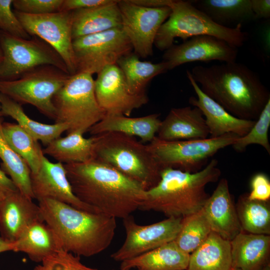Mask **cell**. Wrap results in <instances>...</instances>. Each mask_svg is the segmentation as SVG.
I'll list each match as a JSON object with an SVG mask.
<instances>
[{
    "instance_id": "cell-9",
    "label": "cell",
    "mask_w": 270,
    "mask_h": 270,
    "mask_svg": "<svg viewBox=\"0 0 270 270\" xmlns=\"http://www.w3.org/2000/svg\"><path fill=\"white\" fill-rule=\"evenodd\" d=\"M239 137L228 134L202 140L164 141L156 136L148 146L162 169L172 168L193 173L202 170L209 158L232 146Z\"/></svg>"
},
{
    "instance_id": "cell-39",
    "label": "cell",
    "mask_w": 270,
    "mask_h": 270,
    "mask_svg": "<svg viewBox=\"0 0 270 270\" xmlns=\"http://www.w3.org/2000/svg\"><path fill=\"white\" fill-rule=\"evenodd\" d=\"M64 0H13L14 10L30 14L61 12Z\"/></svg>"
},
{
    "instance_id": "cell-35",
    "label": "cell",
    "mask_w": 270,
    "mask_h": 270,
    "mask_svg": "<svg viewBox=\"0 0 270 270\" xmlns=\"http://www.w3.org/2000/svg\"><path fill=\"white\" fill-rule=\"evenodd\" d=\"M212 232L202 209L182 218L181 227L174 242L181 250L190 254L206 240Z\"/></svg>"
},
{
    "instance_id": "cell-33",
    "label": "cell",
    "mask_w": 270,
    "mask_h": 270,
    "mask_svg": "<svg viewBox=\"0 0 270 270\" xmlns=\"http://www.w3.org/2000/svg\"><path fill=\"white\" fill-rule=\"evenodd\" d=\"M2 128L8 144L25 161L31 173H36L44 155L38 141L17 124L2 122Z\"/></svg>"
},
{
    "instance_id": "cell-40",
    "label": "cell",
    "mask_w": 270,
    "mask_h": 270,
    "mask_svg": "<svg viewBox=\"0 0 270 270\" xmlns=\"http://www.w3.org/2000/svg\"><path fill=\"white\" fill-rule=\"evenodd\" d=\"M250 192L248 194L249 199L270 200V181L266 174L260 172L254 175L250 181Z\"/></svg>"
},
{
    "instance_id": "cell-18",
    "label": "cell",
    "mask_w": 270,
    "mask_h": 270,
    "mask_svg": "<svg viewBox=\"0 0 270 270\" xmlns=\"http://www.w3.org/2000/svg\"><path fill=\"white\" fill-rule=\"evenodd\" d=\"M186 74L196 96H191L188 102L202 112L210 138H218L228 134L242 137L248 132L256 120L242 119L232 115L201 90L190 70H186Z\"/></svg>"
},
{
    "instance_id": "cell-2",
    "label": "cell",
    "mask_w": 270,
    "mask_h": 270,
    "mask_svg": "<svg viewBox=\"0 0 270 270\" xmlns=\"http://www.w3.org/2000/svg\"><path fill=\"white\" fill-rule=\"evenodd\" d=\"M190 72L206 94L238 118L256 120L270 100L259 76L236 61L196 66Z\"/></svg>"
},
{
    "instance_id": "cell-37",
    "label": "cell",
    "mask_w": 270,
    "mask_h": 270,
    "mask_svg": "<svg viewBox=\"0 0 270 270\" xmlns=\"http://www.w3.org/2000/svg\"><path fill=\"white\" fill-rule=\"evenodd\" d=\"M34 270H98L88 267L80 260V256L61 249L45 258Z\"/></svg>"
},
{
    "instance_id": "cell-27",
    "label": "cell",
    "mask_w": 270,
    "mask_h": 270,
    "mask_svg": "<svg viewBox=\"0 0 270 270\" xmlns=\"http://www.w3.org/2000/svg\"><path fill=\"white\" fill-rule=\"evenodd\" d=\"M230 241L212 232L206 240L190 254L186 270H230Z\"/></svg>"
},
{
    "instance_id": "cell-48",
    "label": "cell",
    "mask_w": 270,
    "mask_h": 270,
    "mask_svg": "<svg viewBox=\"0 0 270 270\" xmlns=\"http://www.w3.org/2000/svg\"><path fill=\"white\" fill-rule=\"evenodd\" d=\"M4 196L5 195L0 193V204L1 202H2L3 198H4Z\"/></svg>"
},
{
    "instance_id": "cell-36",
    "label": "cell",
    "mask_w": 270,
    "mask_h": 270,
    "mask_svg": "<svg viewBox=\"0 0 270 270\" xmlns=\"http://www.w3.org/2000/svg\"><path fill=\"white\" fill-rule=\"evenodd\" d=\"M270 126V100L260 112L251 130L245 136L239 137L231 146L235 151L242 152L250 144H258L270 154L268 132Z\"/></svg>"
},
{
    "instance_id": "cell-41",
    "label": "cell",
    "mask_w": 270,
    "mask_h": 270,
    "mask_svg": "<svg viewBox=\"0 0 270 270\" xmlns=\"http://www.w3.org/2000/svg\"><path fill=\"white\" fill-rule=\"evenodd\" d=\"M114 0H64L61 11L72 12L102 6Z\"/></svg>"
},
{
    "instance_id": "cell-30",
    "label": "cell",
    "mask_w": 270,
    "mask_h": 270,
    "mask_svg": "<svg viewBox=\"0 0 270 270\" xmlns=\"http://www.w3.org/2000/svg\"><path fill=\"white\" fill-rule=\"evenodd\" d=\"M94 143L93 136L86 138L82 134L72 132L53 140L42 151L63 164L84 162L94 158Z\"/></svg>"
},
{
    "instance_id": "cell-17",
    "label": "cell",
    "mask_w": 270,
    "mask_h": 270,
    "mask_svg": "<svg viewBox=\"0 0 270 270\" xmlns=\"http://www.w3.org/2000/svg\"><path fill=\"white\" fill-rule=\"evenodd\" d=\"M30 178L34 198L38 202L49 198L82 210L98 212L74 195L63 164L52 162L44 155L39 170L31 173Z\"/></svg>"
},
{
    "instance_id": "cell-15",
    "label": "cell",
    "mask_w": 270,
    "mask_h": 270,
    "mask_svg": "<svg viewBox=\"0 0 270 270\" xmlns=\"http://www.w3.org/2000/svg\"><path fill=\"white\" fill-rule=\"evenodd\" d=\"M94 92L100 106L106 114L129 116L148 100L146 94L136 95L130 92L124 76L116 64L106 66L97 74Z\"/></svg>"
},
{
    "instance_id": "cell-10",
    "label": "cell",
    "mask_w": 270,
    "mask_h": 270,
    "mask_svg": "<svg viewBox=\"0 0 270 270\" xmlns=\"http://www.w3.org/2000/svg\"><path fill=\"white\" fill-rule=\"evenodd\" d=\"M0 45L3 55L0 65L1 80H16L27 72L44 65L54 66L69 74L60 54L37 36L22 38L0 30Z\"/></svg>"
},
{
    "instance_id": "cell-47",
    "label": "cell",
    "mask_w": 270,
    "mask_h": 270,
    "mask_svg": "<svg viewBox=\"0 0 270 270\" xmlns=\"http://www.w3.org/2000/svg\"><path fill=\"white\" fill-rule=\"evenodd\" d=\"M2 58H3L1 46H0V65L1 63H2Z\"/></svg>"
},
{
    "instance_id": "cell-43",
    "label": "cell",
    "mask_w": 270,
    "mask_h": 270,
    "mask_svg": "<svg viewBox=\"0 0 270 270\" xmlns=\"http://www.w3.org/2000/svg\"><path fill=\"white\" fill-rule=\"evenodd\" d=\"M18 191L13 182L0 168V193L4 195Z\"/></svg>"
},
{
    "instance_id": "cell-3",
    "label": "cell",
    "mask_w": 270,
    "mask_h": 270,
    "mask_svg": "<svg viewBox=\"0 0 270 270\" xmlns=\"http://www.w3.org/2000/svg\"><path fill=\"white\" fill-rule=\"evenodd\" d=\"M38 206L42 220L65 251L90 257L106 250L114 239L116 221L113 217L49 198L38 201Z\"/></svg>"
},
{
    "instance_id": "cell-21",
    "label": "cell",
    "mask_w": 270,
    "mask_h": 270,
    "mask_svg": "<svg viewBox=\"0 0 270 270\" xmlns=\"http://www.w3.org/2000/svg\"><path fill=\"white\" fill-rule=\"evenodd\" d=\"M210 136L204 116L197 108H172L162 120L156 137L164 141L202 140Z\"/></svg>"
},
{
    "instance_id": "cell-34",
    "label": "cell",
    "mask_w": 270,
    "mask_h": 270,
    "mask_svg": "<svg viewBox=\"0 0 270 270\" xmlns=\"http://www.w3.org/2000/svg\"><path fill=\"white\" fill-rule=\"evenodd\" d=\"M0 118V158L2 170L10 176L18 190L27 198H34L32 189L31 172L25 161L10 146L2 132Z\"/></svg>"
},
{
    "instance_id": "cell-51",
    "label": "cell",
    "mask_w": 270,
    "mask_h": 270,
    "mask_svg": "<svg viewBox=\"0 0 270 270\" xmlns=\"http://www.w3.org/2000/svg\"></svg>"
},
{
    "instance_id": "cell-16",
    "label": "cell",
    "mask_w": 270,
    "mask_h": 270,
    "mask_svg": "<svg viewBox=\"0 0 270 270\" xmlns=\"http://www.w3.org/2000/svg\"><path fill=\"white\" fill-rule=\"evenodd\" d=\"M238 53L237 48L226 41L214 36L202 35L192 37L180 44H173L165 50L162 58L168 70L198 61L235 62Z\"/></svg>"
},
{
    "instance_id": "cell-26",
    "label": "cell",
    "mask_w": 270,
    "mask_h": 270,
    "mask_svg": "<svg viewBox=\"0 0 270 270\" xmlns=\"http://www.w3.org/2000/svg\"><path fill=\"white\" fill-rule=\"evenodd\" d=\"M13 244V252H24L32 260L39 262L62 249L56 234L43 220L28 226Z\"/></svg>"
},
{
    "instance_id": "cell-22",
    "label": "cell",
    "mask_w": 270,
    "mask_h": 270,
    "mask_svg": "<svg viewBox=\"0 0 270 270\" xmlns=\"http://www.w3.org/2000/svg\"><path fill=\"white\" fill-rule=\"evenodd\" d=\"M160 114H152L132 118L122 114H106L88 131L92 136L106 132H116L138 136L142 143L150 142L156 136L162 120Z\"/></svg>"
},
{
    "instance_id": "cell-28",
    "label": "cell",
    "mask_w": 270,
    "mask_h": 270,
    "mask_svg": "<svg viewBox=\"0 0 270 270\" xmlns=\"http://www.w3.org/2000/svg\"><path fill=\"white\" fill-rule=\"evenodd\" d=\"M190 2L214 22L225 27L232 28L231 25L236 26L254 18L250 0H196Z\"/></svg>"
},
{
    "instance_id": "cell-13",
    "label": "cell",
    "mask_w": 270,
    "mask_h": 270,
    "mask_svg": "<svg viewBox=\"0 0 270 270\" xmlns=\"http://www.w3.org/2000/svg\"><path fill=\"white\" fill-rule=\"evenodd\" d=\"M118 4L122 28L135 54L143 58L152 56L156 36L161 26L168 18L170 8L145 7L130 0H119Z\"/></svg>"
},
{
    "instance_id": "cell-14",
    "label": "cell",
    "mask_w": 270,
    "mask_h": 270,
    "mask_svg": "<svg viewBox=\"0 0 270 270\" xmlns=\"http://www.w3.org/2000/svg\"><path fill=\"white\" fill-rule=\"evenodd\" d=\"M182 218L170 217L148 225L138 224L132 215L122 219L126 238L122 246L110 255L122 262L152 250L176 238Z\"/></svg>"
},
{
    "instance_id": "cell-25",
    "label": "cell",
    "mask_w": 270,
    "mask_h": 270,
    "mask_svg": "<svg viewBox=\"0 0 270 270\" xmlns=\"http://www.w3.org/2000/svg\"><path fill=\"white\" fill-rule=\"evenodd\" d=\"M189 258L174 240L122 262L120 270H186Z\"/></svg>"
},
{
    "instance_id": "cell-5",
    "label": "cell",
    "mask_w": 270,
    "mask_h": 270,
    "mask_svg": "<svg viewBox=\"0 0 270 270\" xmlns=\"http://www.w3.org/2000/svg\"><path fill=\"white\" fill-rule=\"evenodd\" d=\"M93 136V158L109 164L140 184L146 190L158 184L162 169L148 144L134 136L116 132H106Z\"/></svg>"
},
{
    "instance_id": "cell-49",
    "label": "cell",
    "mask_w": 270,
    "mask_h": 270,
    "mask_svg": "<svg viewBox=\"0 0 270 270\" xmlns=\"http://www.w3.org/2000/svg\"><path fill=\"white\" fill-rule=\"evenodd\" d=\"M230 270H240L239 269V268H230Z\"/></svg>"
},
{
    "instance_id": "cell-23",
    "label": "cell",
    "mask_w": 270,
    "mask_h": 270,
    "mask_svg": "<svg viewBox=\"0 0 270 270\" xmlns=\"http://www.w3.org/2000/svg\"><path fill=\"white\" fill-rule=\"evenodd\" d=\"M230 244L232 268L260 270L270 263V235L242 232Z\"/></svg>"
},
{
    "instance_id": "cell-29",
    "label": "cell",
    "mask_w": 270,
    "mask_h": 270,
    "mask_svg": "<svg viewBox=\"0 0 270 270\" xmlns=\"http://www.w3.org/2000/svg\"><path fill=\"white\" fill-rule=\"evenodd\" d=\"M0 103L2 116L11 117L24 130L44 145L60 137L68 130L63 123L50 124L32 120L25 113L21 104L2 94H0Z\"/></svg>"
},
{
    "instance_id": "cell-19",
    "label": "cell",
    "mask_w": 270,
    "mask_h": 270,
    "mask_svg": "<svg viewBox=\"0 0 270 270\" xmlns=\"http://www.w3.org/2000/svg\"><path fill=\"white\" fill-rule=\"evenodd\" d=\"M212 231L231 241L242 232L228 181L222 178L202 208Z\"/></svg>"
},
{
    "instance_id": "cell-24",
    "label": "cell",
    "mask_w": 270,
    "mask_h": 270,
    "mask_svg": "<svg viewBox=\"0 0 270 270\" xmlns=\"http://www.w3.org/2000/svg\"><path fill=\"white\" fill-rule=\"evenodd\" d=\"M118 1L96 7L72 11L73 40L82 36L122 28Z\"/></svg>"
},
{
    "instance_id": "cell-20",
    "label": "cell",
    "mask_w": 270,
    "mask_h": 270,
    "mask_svg": "<svg viewBox=\"0 0 270 270\" xmlns=\"http://www.w3.org/2000/svg\"><path fill=\"white\" fill-rule=\"evenodd\" d=\"M42 220L38 204L18 190L4 196L0 204L1 236L15 242L34 222Z\"/></svg>"
},
{
    "instance_id": "cell-42",
    "label": "cell",
    "mask_w": 270,
    "mask_h": 270,
    "mask_svg": "<svg viewBox=\"0 0 270 270\" xmlns=\"http://www.w3.org/2000/svg\"><path fill=\"white\" fill-rule=\"evenodd\" d=\"M254 18L268 19L270 17V0H250Z\"/></svg>"
},
{
    "instance_id": "cell-12",
    "label": "cell",
    "mask_w": 270,
    "mask_h": 270,
    "mask_svg": "<svg viewBox=\"0 0 270 270\" xmlns=\"http://www.w3.org/2000/svg\"><path fill=\"white\" fill-rule=\"evenodd\" d=\"M14 12L26 32L54 48L63 60L69 74H74L76 64L72 45V12L38 15Z\"/></svg>"
},
{
    "instance_id": "cell-11",
    "label": "cell",
    "mask_w": 270,
    "mask_h": 270,
    "mask_svg": "<svg viewBox=\"0 0 270 270\" xmlns=\"http://www.w3.org/2000/svg\"><path fill=\"white\" fill-rule=\"evenodd\" d=\"M76 73L92 75L106 66L116 64L132 52L131 43L122 28L74 39Z\"/></svg>"
},
{
    "instance_id": "cell-4",
    "label": "cell",
    "mask_w": 270,
    "mask_h": 270,
    "mask_svg": "<svg viewBox=\"0 0 270 270\" xmlns=\"http://www.w3.org/2000/svg\"><path fill=\"white\" fill-rule=\"evenodd\" d=\"M218 164V160L212 159L202 170L193 173L163 168L160 180L146 190L138 210L182 218L200 210L209 196L206 185L216 182L220 176Z\"/></svg>"
},
{
    "instance_id": "cell-38",
    "label": "cell",
    "mask_w": 270,
    "mask_h": 270,
    "mask_svg": "<svg viewBox=\"0 0 270 270\" xmlns=\"http://www.w3.org/2000/svg\"><path fill=\"white\" fill-rule=\"evenodd\" d=\"M13 0H0V30L14 36L28 39L26 32L12 9Z\"/></svg>"
},
{
    "instance_id": "cell-45",
    "label": "cell",
    "mask_w": 270,
    "mask_h": 270,
    "mask_svg": "<svg viewBox=\"0 0 270 270\" xmlns=\"http://www.w3.org/2000/svg\"><path fill=\"white\" fill-rule=\"evenodd\" d=\"M13 242L6 240L1 236H0V253L7 252L13 251Z\"/></svg>"
},
{
    "instance_id": "cell-44",
    "label": "cell",
    "mask_w": 270,
    "mask_h": 270,
    "mask_svg": "<svg viewBox=\"0 0 270 270\" xmlns=\"http://www.w3.org/2000/svg\"><path fill=\"white\" fill-rule=\"evenodd\" d=\"M132 2L148 8L170 7L172 0H130Z\"/></svg>"
},
{
    "instance_id": "cell-46",
    "label": "cell",
    "mask_w": 270,
    "mask_h": 270,
    "mask_svg": "<svg viewBox=\"0 0 270 270\" xmlns=\"http://www.w3.org/2000/svg\"><path fill=\"white\" fill-rule=\"evenodd\" d=\"M260 270H270V263L266 264Z\"/></svg>"
},
{
    "instance_id": "cell-6",
    "label": "cell",
    "mask_w": 270,
    "mask_h": 270,
    "mask_svg": "<svg viewBox=\"0 0 270 270\" xmlns=\"http://www.w3.org/2000/svg\"><path fill=\"white\" fill-rule=\"evenodd\" d=\"M170 8L171 12L160 27L154 42L160 50L171 47L176 38L185 41L193 36L208 35L222 39L237 48L243 46L246 40L242 24L233 28L218 24L190 1L172 0Z\"/></svg>"
},
{
    "instance_id": "cell-50",
    "label": "cell",
    "mask_w": 270,
    "mask_h": 270,
    "mask_svg": "<svg viewBox=\"0 0 270 270\" xmlns=\"http://www.w3.org/2000/svg\"><path fill=\"white\" fill-rule=\"evenodd\" d=\"M1 116H2V112H1V106H0V118H1Z\"/></svg>"
},
{
    "instance_id": "cell-7",
    "label": "cell",
    "mask_w": 270,
    "mask_h": 270,
    "mask_svg": "<svg viewBox=\"0 0 270 270\" xmlns=\"http://www.w3.org/2000/svg\"><path fill=\"white\" fill-rule=\"evenodd\" d=\"M92 76L86 73L70 76L53 97L54 121L68 126L67 134H84L106 114L97 100Z\"/></svg>"
},
{
    "instance_id": "cell-1",
    "label": "cell",
    "mask_w": 270,
    "mask_h": 270,
    "mask_svg": "<svg viewBox=\"0 0 270 270\" xmlns=\"http://www.w3.org/2000/svg\"><path fill=\"white\" fill-rule=\"evenodd\" d=\"M64 164L74 195L100 213L124 219L145 198L142 185L98 160Z\"/></svg>"
},
{
    "instance_id": "cell-32",
    "label": "cell",
    "mask_w": 270,
    "mask_h": 270,
    "mask_svg": "<svg viewBox=\"0 0 270 270\" xmlns=\"http://www.w3.org/2000/svg\"><path fill=\"white\" fill-rule=\"evenodd\" d=\"M235 206L242 232L270 236V200H250L244 194Z\"/></svg>"
},
{
    "instance_id": "cell-31",
    "label": "cell",
    "mask_w": 270,
    "mask_h": 270,
    "mask_svg": "<svg viewBox=\"0 0 270 270\" xmlns=\"http://www.w3.org/2000/svg\"><path fill=\"white\" fill-rule=\"evenodd\" d=\"M122 70L130 92L134 94H146V88L155 76L168 70L164 62L152 63L142 61L135 53L121 58L116 64Z\"/></svg>"
},
{
    "instance_id": "cell-8",
    "label": "cell",
    "mask_w": 270,
    "mask_h": 270,
    "mask_svg": "<svg viewBox=\"0 0 270 270\" xmlns=\"http://www.w3.org/2000/svg\"><path fill=\"white\" fill-rule=\"evenodd\" d=\"M70 76L52 66H40L16 80H0V94L22 106L32 105L40 113L55 120L56 110L52 98Z\"/></svg>"
}]
</instances>
